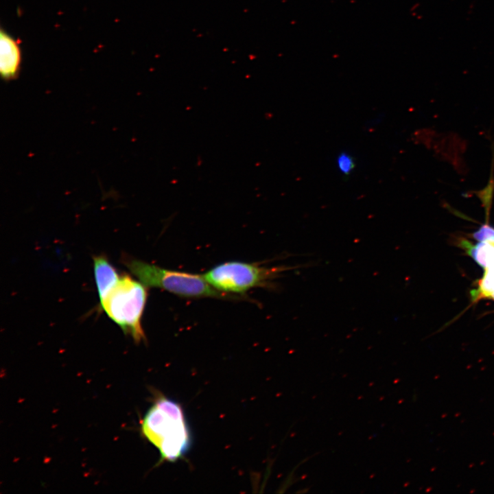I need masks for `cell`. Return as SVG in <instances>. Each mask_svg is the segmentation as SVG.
Wrapping results in <instances>:
<instances>
[{
    "label": "cell",
    "instance_id": "6da1fadb",
    "mask_svg": "<svg viewBox=\"0 0 494 494\" xmlns=\"http://www.w3.org/2000/svg\"><path fill=\"white\" fill-rule=\"evenodd\" d=\"M141 430L166 461H176L189 448L191 437L182 408L164 397H158L149 409Z\"/></svg>",
    "mask_w": 494,
    "mask_h": 494
},
{
    "label": "cell",
    "instance_id": "7a4b0ae2",
    "mask_svg": "<svg viewBox=\"0 0 494 494\" xmlns=\"http://www.w3.org/2000/svg\"><path fill=\"white\" fill-rule=\"evenodd\" d=\"M147 298V286L125 274L99 303V307L126 335L140 342L145 339L141 320Z\"/></svg>",
    "mask_w": 494,
    "mask_h": 494
},
{
    "label": "cell",
    "instance_id": "3957f363",
    "mask_svg": "<svg viewBox=\"0 0 494 494\" xmlns=\"http://www.w3.org/2000/svg\"><path fill=\"white\" fill-rule=\"evenodd\" d=\"M123 263L147 287L161 288L185 297L231 296L211 286L203 275L167 270L131 258H124Z\"/></svg>",
    "mask_w": 494,
    "mask_h": 494
},
{
    "label": "cell",
    "instance_id": "277c9868",
    "mask_svg": "<svg viewBox=\"0 0 494 494\" xmlns=\"http://www.w3.org/2000/svg\"><path fill=\"white\" fill-rule=\"evenodd\" d=\"M291 267L265 268L241 261L221 263L207 272L203 277L214 288L222 292L243 293L251 288L264 286L270 280Z\"/></svg>",
    "mask_w": 494,
    "mask_h": 494
},
{
    "label": "cell",
    "instance_id": "5b68a950",
    "mask_svg": "<svg viewBox=\"0 0 494 494\" xmlns=\"http://www.w3.org/2000/svg\"><path fill=\"white\" fill-rule=\"evenodd\" d=\"M21 49L17 42L3 30L0 32V72L3 79L10 80L19 72Z\"/></svg>",
    "mask_w": 494,
    "mask_h": 494
},
{
    "label": "cell",
    "instance_id": "8992f818",
    "mask_svg": "<svg viewBox=\"0 0 494 494\" xmlns=\"http://www.w3.org/2000/svg\"><path fill=\"white\" fill-rule=\"evenodd\" d=\"M93 268L100 303L116 285L120 276L107 257L103 255L93 257Z\"/></svg>",
    "mask_w": 494,
    "mask_h": 494
},
{
    "label": "cell",
    "instance_id": "52a82bcc",
    "mask_svg": "<svg viewBox=\"0 0 494 494\" xmlns=\"http://www.w3.org/2000/svg\"><path fill=\"white\" fill-rule=\"evenodd\" d=\"M462 246L467 252L482 268L486 269L494 264V245L481 242L475 246L464 241Z\"/></svg>",
    "mask_w": 494,
    "mask_h": 494
},
{
    "label": "cell",
    "instance_id": "ba28073f",
    "mask_svg": "<svg viewBox=\"0 0 494 494\" xmlns=\"http://www.w3.org/2000/svg\"><path fill=\"white\" fill-rule=\"evenodd\" d=\"M337 165L342 174L349 176L355 168L354 159L350 154L342 152L337 158Z\"/></svg>",
    "mask_w": 494,
    "mask_h": 494
},
{
    "label": "cell",
    "instance_id": "9c48e42d",
    "mask_svg": "<svg viewBox=\"0 0 494 494\" xmlns=\"http://www.w3.org/2000/svg\"><path fill=\"white\" fill-rule=\"evenodd\" d=\"M473 237L477 241L494 245V228L488 224H484L473 234Z\"/></svg>",
    "mask_w": 494,
    "mask_h": 494
}]
</instances>
